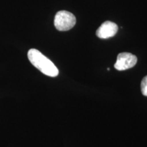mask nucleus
<instances>
[{
  "mask_svg": "<svg viewBox=\"0 0 147 147\" xmlns=\"http://www.w3.org/2000/svg\"><path fill=\"white\" fill-rule=\"evenodd\" d=\"M27 56L31 63L44 74L51 77H55L59 74V69L56 65L37 49H30Z\"/></svg>",
  "mask_w": 147,
  "mask_h": 147,
  "instance_id": "f257e3e1",
  "label": "nucleus"
},
{
  "mask_svg": "<svg viewBox=\"0 0 147 147\" xmlns=\"http://www.w3.org/2000/svg\"><path fill=\"white\" fill-rule=\"evenodd\" d=\"M76 23L75 16L71 12L61 10L56 14L54 20L55 28L60 32L68 31L73 28Z\"/></svg>",
  "mask_w": 147,
  "mask_h": 147,
  "instance_id": "f03ea898",
  "label": "nucleus"
},
{
  "mask_svg": "<svg viewBox=\"0 0 147 147\" xmlns=\"http://www.w3.org/2000/svg\"><path fill=\"white\" fill-rule=\"evenodd\" d=\"M136 56L129 53H119L117 61L115 64V68L119 71H123L130 69L135 66L137 63Z\"/></svg>",
  "mask_w": 147,
  "mask_h": 147,
  "instance_id": "7ed1b4c3",
  "label": "nucleus"
},
{
  "mask_svg": "<svg viewBox=\"0 0 147 147\" xmlns=\"http://www.w3.org/2000/svg\"><path fill=\"white\" fill-rule=\"evenodd\" d=\"M118 31V26L113 22L105 21L97 29L96 36L102 39H107L115 36Z\"/></svg>",
  "mask_w": 147,
  "mask_h": 147,
  "instance_id": "20e7f679",
  "label": "nucleus"
},
{
  "mask_svg": "<svg viewBox=\"0 0 147 147\" xmlns=\"http://www.w3.org/2000/svg\"><path fill=\"white\" fill-rule=\"evenodd\" d=\"M141 91L143 95L147 97V76H145L141 82Z\"/></svg>",
  "mask_w": 147,
  "mask_h": 147,
  "instance_id": "39448f33",
  "label": "nucleus"
}]
</instances>
